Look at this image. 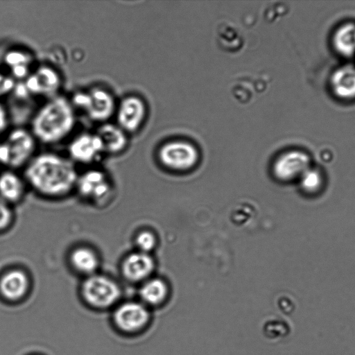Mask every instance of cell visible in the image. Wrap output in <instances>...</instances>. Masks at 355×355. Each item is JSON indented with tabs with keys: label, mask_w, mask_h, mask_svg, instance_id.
<instances>
[{
	"label": "cell",
	"mask_w": 355,
	"mask_h": 355,
	"mask_svg": "<svg viewBox=\"0 0 355 355\" xmlns=\"http://www.w3.org/2000/svg\"><path fill=\"white\" fill-rule=\"evenodd\" d=\"M4 61L10 69H12L19 66H30L32 60L29 53L22 50L15 49L6 54Z\"/></svg>",
	"instance_id": "7402d4cb"
},
{
	"label": "cell",
	"mask_w": 355,
	"mask_h": 355,
	"mask_svg": "<svg viewBox=\"0 0 355 355\" xmlns=\"http://www.w3.org/2000/svg\"><path fill=\"white\" fill-rule=\"evenodd\" d=\"M331 86L334 94L342 98L355 97V67L342 66L334 71Z\"/></svg>",
	"instance_id": "ac0fdd59"
},
{
	"label": "cell",
	"mask_w": 355,
	"mask_h": 355,
	"mask_svg": "<svg viewBox=\"0 0 355 355\" xmlns=\"http://www.w3.org/2000/svg\"><path fill=\"white\" fill-rule=\"evenodd\" d=\"M24 168L28 187L44 198L60 200L74 193L79 173L69 157L44 152L35 155Z\"/></svg>",
	"instance_id": "6da1fadb"
},
{
	"label": "cell",
	"mask_w": 355,
	"mask_h": 355,
	"mask_svg": "<svg viewBox=\"0 0 355 355\" xmlns=\"http://www.w3.org/2000/svg\"><path fill=\"white\" fill-rule=\"evenodd\" d=\"M28 185L23 175L9 168L0 173V199L12 205L24 198Z\"/></svg>",
	"instance_id": "9a60e30c"
},
{
	"label": "cell",
	"mask_w": 355,
	"mask_h": 355,
	"mask_svg": "<svg viewBox=\"0 0 355 355\" xmlns=\"http://www.w3.org/2000/svg\"><path fill=\"white\" fill-rule=\"evenodd\" d=\"M70 101L75 110H80L89 119L100 124L108 122L117 105L113 94L101 87L76 92Z\"/></svg>",
	"instance_id": "277c9868"
},
{
	"label": "cell",
	"mask_w": 355,
	"mask_h": 355,
	"mask_svg": "<svg viewBox=\"0 0 355 355\" xmlns=\"http://www.w3.org/2000/svg\"><path fill=\"white\" fill-rule=\"evenodd\" d=\"M155 243V239L153 234L149 232L144 231L139 233L135 237V244L138 251L147 253L151 250Z\"/></svg>",
	"instance_id": "cb8c5ba5"
},
{
	"label": "cell",
	"mask_w": 355,
	"mask_h": 355,
	"mask_svg": "<svg viewBox=\"0 0 355 355\" xmlns=\"http://www.w3.org/2000/svg\"><path fill=\"white\" fill-rule=\"evenodd\" d=\"M114 318L121 329L125 331H134L141 328L146 323L148 313L141 304L128 302L116 309Z\"/></svg>",
	"instance_id": "e0dca14e"
},
{
	"label": "cell",
	"mask_w": 355,
	"mask_h": 355,
	"mask_svg": "<svg viewBox=\"0 0 355 355\" xmlns=\"http://www.w3.org/2000/svg\"><path fill=\"white\" fill-rule=\"evenodd\" d=\"M159 157L162 163L168 167L182 170L189 168L196 164L198 153L190 144L174 141L162 148Z\"/></svg>",
	"instance_id": "8fae6325"
},
{
	"label": "cell",
	"mask_w": 355,
	"mask_h": 355,
	"mask_svg": "<svg viewBox=\"0 0 355 355\" xmlns=\"http://www.w3.org/2000/svg\"><path fill=\"white\" fill-rule=\"evenodd\" d=\"M8 123V114L4 107L0 103V133L3 132Z\"/></svg>",
	"instance_id": "484cf974"
},
{
	"label": "cell",
	"mask_w": 355,
	"mask_h": 355,
	"mask_svg": "<svg viewBox=\"0 0 355 355\" xmlns=\"http://www.w3.org/2000/svg\"><path fill=\"white\" fill-rule=\"evenodd\" d=\"M302 189L306 193H314L322 187L323 178L316 169L309 168L299 178Z\"/></svg>",
	"instance_id": "44dd1931"
},
{
	"label": "cell",
	"mask_w": 355,
	"mask_h": 355,
	"mask_svg": "<svg viewBox=\"0 0 355 355\" xmlns=\"http://www.w3.org/2000/svg\"><path fill=\"white\" fill-rule=\"evenodd\" d=\"M12 205L0 199V232L8 230L14 223Z\"/></svg>",
	"instance_id": "603a6c76"
},
{
	"label": "cell",
	"mask_w": 355,
	"mask_h": 355,
	"mask_svg": "<svg viewBox=\"0 0 355 355\" xmlns=\"http://www.w3.org/2000/svg\"><path fill=\"white\" fill-rule=\"evenodd\" d=\"M145 112V105L141 98L132 95L123 97L116 105L114 114L116 124L125 133L134 132L141 125Z\"/></svg>",
	"instance_id": "ba28073f"
},
{
	"label": "cell",
	"mask_w": 355,
	"mask_h": 355,
	"mask_svg": "<svg viewBox=\"0 0 355 355\" xmlns=\"http://www.w3.org/2000/svg\"><path fill=\"white\" fill-rule=\"evenodd\" d=\"M334 46L338 53L345 56L355 53V24L349 23L341 26L335 33Z\"/></svg>",
	"instance_id": "d6986e66"
},
{
	"label": "cell",
	"mask_w": 355,
	"mask_h": 355,
	"mask_svg": "<svg viewBox=\"0 0 355 355\" xmlns=\"http://www.w3.org/2000/svg\"><path fill=\"white\" fill-rule=\"evenodd\" d=\"M8 151L9 168L24 167L34 157L36 139L31 132L23 128L12 130L3 141Z\"/></svg>",
	"instance_id": "8992f818"
},
{
	"label": "cell",
	"mask_w": 355,
	"mask_h": 355,
	"mask_svg": "<svg viewBox=\"0 0 355 355\" xmlns=\"http://www.w3.org/2000/svg\"><path fill=\"white\" fill-rule=\"evenodd\" d=\"M31 95H41L53 97L61 86L59 73L47 65L40 66L24 80Z\"/></svg>",
	"instance_id": "9c48e42d"
},
{
	"label": "cell",
	"mask_w": 355,
	"mask_h": 355,
	"mask_svg": "<svg viewBox=\"0 0 355 355\" xmlns=\"http://www.w3.org/2000/svg\"><path fill=\"white\" fill-rule=\"evenodd\" d=\"M95 132L101 140L105 155H119L128 145L127 133L116 123H101Z\"/></svg>",
	"instance_id": "2e32d148"
},
{
	"label": "cell",
	"mask_w": 355,
	"mask_h": 355,
	"mask_svg": "<svg viewBox=\"0 0 355 355\" xmlns=\"http://www.w3.org/2000/svg\"><path fill=\"white\" fill-rule=\"evenodd\" d=\"M76 123V110L62 96L49 98L35 112L31 121V132L36 140L55 144L65 139Z\"/></svg>",
	"instance_id": "7a4b0ae2"
},
{
	"label": "cell",
	"mask_w": 355,
	"mask_h": 355,
	"mask_svg": "<svg viewBox=\"0 0 355 355\" xmlns=\"http://www.w3.org/2000/svg\"><path fill=\"white\" fill-rule=\"evenodd\" d=\"M310 168V157L301 150H291L282 155L273 167L275 175L282 181L298 179Z\"/></svg>",
	"instance_id": "30bf717a"
},
{
	"label": "cell",
	"mask_w": 355,
	"mask_h": 355,
	"mask_svg": "<svg viewBox=\"0 0 355 355\" xmlns=\"http://www.w3.org/2000/svg\"><path fill=\"white\" fill-rule=\"evenodd\" d=\"M0 163L7 166L8 151L4 141L0 142Z\"/></svg>",
	"instance_id": "4316f807"
},
{
	"label": "cell",
	"mask_w": 355,
	"mask_h": 355,
	"mask_svg": "<svg viewBox=\"0 0 355 355\" xmlns=\"http://www.w3.org/2000/svg\"><path fill=\"white\" fill-rule=\"evenodd\" d=\"M114 184L109 173L94 166L78 173L75 191L79 198L97 207L107 205L114 196Z\"/></svg>",
	"instance_id": "3957f363"
},
{
	"label": "cell",
	"mask_w": 355,
	"mask_h": 355,
	"mask_svg": "<svg viewBox=\"0 0 355 355\" xmlns=\"http://www.w3.org/2000/svg\"><path fill=\"white\" fill-rule=\"evenodd\" d=\"M16 85V80L11 76L0 73V96L12 92Z\"/></svg>",
	"instance_id": "d4e9b609"
},
{
	"label": "cell",
	"mask_w": 355,
	"mask_h": 355,
	"mask_svg": "<svg viewBox=\"0 0 355 355\" xmlns=\"http://www.w3.org/2000/svg\"><path fill=\"white\" fill-rule=\"evenodd\" d=\"M166 286L159 279H152L146 282L140 290L142 299L150 304H158L162 302L166 294Z\"/></svg>",
	"instance_id": "ffe728a7"
},
{
	"label": "cell",
	"mask_w": 355,
	"mask_h": 355,
	"mask_svg": "<svg viewBox=\"0 0 355 355\" xmlns=\"http://www.w3.org/2000/svg\"><path fill=\"white\" fill-rule=\"evenodd\" d=\"M81 292L88 303L98 307L114 304L121 295L118 282L99 272L85 277L81 284Z\"/></svg>",
	"instance_id": "5b68a950"
},
{
	"label": "cell",
	"mask_w": 355,
	"mask_h": 355,
	"mask_svg": "<svg viewBox=\"0 0 355 355\" xmlns=\"http://www.w3.org/2000/svg\"><path fill=\"white\" fill-rule=\"evenodd\" d=\"M69 158L76 164L92 166L105 155L96 132H84L75 137L67 148Z\"/></svg>",
	"instance_id": "52a82bcc"
},
{
	"label": "cell",
	"mask_w": 355,
	"mask_h": 355,
	"mask_svg": "<svg viewBox=\"0 0 355 355\" xmlns=\"http://www.w3.org/2000/svg\"><path fill=\"white\" fill-rule=\"evenodd\" d=\"M67 257L71 269L85 277L98 272L101 264V257L96 250L86 245L73 247Z\"/></svg>",
	"instance_id": "7c38bea8"
},
{
	"label": "cell",
	"mask_w": 355,
	"mask_h": 355,
	"mask_svg": "<svg viewBox=\"0 0 355 355\" xmlns=\"http://www.w3.org/2000/svg\"><path fill=\"white\" fill-rule=\"evenodd\" d=\"M30 277L21 268H12L5 271L0 277V293L8 300H17L28 291Z\"/></svg>",
	"instance_id": "5bb4252c"
},
{
	"label": "cell",
	"mask_w": 355,
	"mask_h": 355,
	"mask_svg": "<svg viewBox=\"0 0 355 355\" xmlns=\"http://www.w3.org/2000/svg\"><path fill=\"white\" fill-rule=\"evenodd\" d=\"M152 258L140 251L129 253L121 261L119 271L124 279L137 282L146 278L153 271Z\"/></svg>",
	"instance_id": "4fadbf2b"
}]
</instances>
